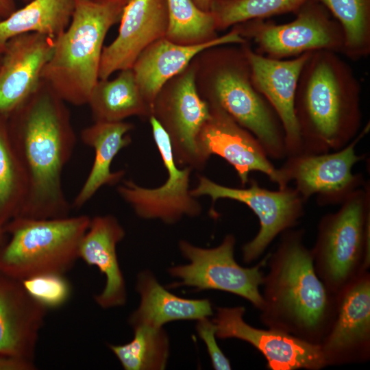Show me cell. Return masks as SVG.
Here are the masks:
<instances>
[{"instance_id": "cell-13", "label": "cell", "mask_w": 370, "mask_h": 370, "mask_svg": "<svg viewBox=\"0 0 370 370\" xmlns=\"http://www.w3.org/2000/svg\"><path fill=\"white\" fill-rule=\"evenodd\" d=\"M149 121L168 177L162 186L154 188L140 186L130 180H125L117 187L118 193L142 219H157L173 224L184 216L199 215L202 207L189 190L192 169L178 168L168 134L153 116Z\"/></svg>"}, {"instance_id": "cell-25", "label": "cell", "mask_w": 370, "mask_h": 370, "mask_svg": "<svg viewBox=\"0 0 370 370\" xmlns=\"http://www.w3.org/2000/svg\"><path fill=\"white\" fill-rule=\"evenodd\" d=\"M87 104L95 121H123L133 116L149 119L151 116L132 69L119 71L112 79H99Z\"/></svg>"}, {"instance_id": "cell-33", "label": "cell", "mask_w": 370, "mask_h": 370, "mask_svg": "<svg viewBox=\"0 0 370 370\" xmlns=\"http://www.w3.org/2000/svg\"><path fill=\"white\" fill-rule=\"evenodd\" d=\"M197 321V332L206 345L212 367L216 370L231 369L229 359L225 356L216 342V327L212 321L209 320L208 317Z\"/></svg>"}, {"instance_id": "cell-21", "label": "cell", "mask_w": 370, "mask_h": 370, "mask_svg": "<svg viewBox=\"0 0 370 370\" xmlns=\"http://www.w3.org/2000/svg\"><path fill=\"white\" fill-rule=\"evenodd\" d=\"M125 236L123 227L114 216H97L90 219L79 243V258L97 267L106 276L103 290L95 296V301L103 308L121 306L126 302L125 283L116 249Z\"/></svg>"}, {"instance_id": "cell-10", "label": "cell", "mask_w": 370, "mask_h": 370, "mask_svg": "<svg viewBox=\"0 0 370 370\" xmlns=\"http://www.w3.org/2000/svg\"><path fill=\"white\" fill-rule=\"evenodd\" d=\"M369 130L368 123L352 141L336 151L286 157L278 168L280 188L294 182L295 188L305 202L316 195L321 206L341 204L366 183L362 175L353 173L352 169L365 158L356 153V148Z\"/></svg>"}, {"instance_id": "cell-3", "label": "cell", "mask_w": 370, "mask_h": 370, "mask_svg": "<svg viewBox=\"0 0 370 370\" xmlns=\"http://www.w3.org/2000/svg\"><path fill=\"white\" fill-rule=\"evenodd\" d=\"M360 102V84L340 54L312 52L295 99L301 153L336 151L352 141L362 130Z\"/></svg>"}, {"instance_id": "cell-2", "label": "cell", "mask_w": 370, "mask_h": 370, "mask_svg": "<svg viewBox=\"0 0 370 370\" xmlns=\"http://www.w3.org/2000/svg\"><path fill=\"white\" fill-rule=\"evenodd\" d=\"M304 235L301 228L284 231L269 253L260 319L268 328L319 345L333 319L336 296L318 277Z\"/></svg>"}, {"instance_id": "cell-17", "label": "cell", "mask_w": 370, "mask_h": 370, "mask_svg": "<svg viewBox=\"0 0 370 370\" xmlns=\"http://www.w3.org/2000/svg\"><path fill=\"white\" fill-rule=\"evenodd\" d=\"M241 45L250 66L253 85L268 101L282 125L286 158L301 153L295 99L301 71L312 52L276 60L257 53L249 41Z\"/></svg>"}, {"instance_id": "cell-8", "label": "cell", "mask_w": 370, "mask_h": 370, "mask_svg": "<svg viewBox=\"0 0 370 370\" xmlns=\"http://www.w3.org/2000/svg\"><path fill=\"white\" fill-rule=\"evenodd\" d=\"M295 14V18L286 23L254 18L231 28L247 41H252L257 53L272 59H290L317 51L343 55L342 28L323 5L310 0Z\"/></svg>"}, {"instance_id": "cell-37", "label": "cell", "mask_w": 370, "mask_h": 370, "mask_svg": "<svg viewBox=\"0 0 370 370\" xmlns=\"http://www.w3.org/2000/svg\"><path fill=\"white\" fill-rule=\"evenodd\" d=\"M93 2L100 3H120L126 5L130 0H90Z\"/></svg>"}, {"instance_id": "cell-27", "label": "cell", "mask_w": 370, "mask_h": 370, "mask_svg": "<svg viewBox=\"0 0 370 370\" xmlns=\"http://www.w3.org/2000/svg\"><path fill=\"white\" fill-rule=\"evenodd\" d=\"M168 27L164 38L180 45L211 42L219 38L210 11L198 8L193 0H166Z\"/></svg>"}, {"instance_id": "cell-5", "label": "cell", "mask_w": 370, "mask_h": 370, "mask_svg": "<svg viewBox=\"0 0 370 370\" xmlns=\"http://www.w3.org/2000/svg\"><path fill=\"white\" fill-rule=\"evenodd\" d=\"M125 5L75 0L70 23L56 38L53 53L41 77L64 102L87 104L99 79L105 38L120 21Z\"/></svg>"}, {"instance_id": "cell-7", "label": "cell", "mask_w": 370, "mask_h": 370, "mask_svg": "<svg viewBox=\"0 0 370 370\" xmlns=\"http://www.w3.org/2000/svg\"><path fill=\"white\" fill-rule=\"evenodd\" d=\"M90 219L16 217L10 227L11 239L0 254V270L20 281L45 273L64 275L79 259Z\"/></svg>"}, {"instance_id": "cell-20", "label": "cell", "mask_w": 370, "mask_h": 370, "mask_svg": "<svg viewBox=\"0 0 370 370\" xmlns=\"http://www.w3.org/2000/svg\"><path fill=\"white\" fill-rule=\"evenodd\" d=\"M47 310L21 281L0 277V354L34 361Z\"/></svg>"}, {"instance_id": "cell-15", "label": "cell", "mask_w": 370, "mask_h": 370, "mask_svg": "<svg viewBox=\"0 0 370 370\" xmlns=\"http://www.w3.org/2000/svg\"><path fill=\"white\" fill-rule=\"evenodd\" d=\"M243 306L219 307L212 320L216 337L244 341L258 349L271 370H319L328 367L319 345L288 333L254 328L243 319Z\"/></svg>"}, {"instance_id": "cell-22", "label": "cell", "mask_w": 370, "mask_h": 370, "mask_svg": "<svg viewBox=\"0 0 370 370\" xmlns=\"http://www.w3.org/2000/svg\"><path fill=\"white\" fill-rule=\"evenodd\" d=\"M247 40L233 28L215 40L203 45L184 46L161 38L150 45L138 56L132 70L140 92L151 110L161 87L184 70L203 50L224 44H242Z\"/></svg>"}, {"instance_id": "cell-16", "label": "cell", "mask_w": 370, "mask_h": 370, "mask_svg": "<svg viewBox=\"0 0 370 370\" xmlns=\"http://www.w3.org/2000/svg\"><path fill=\"white\" fill-rule=\"evenodd\" d=\"M210 116L201 127L197 145L207 162L212 155L223 158L236 170L243 186L249 174L258 171L282 187L278 168H275L259 140L236 122L217 104H208Z\"/></svg>"}, {"instance_id": "cell-35", "label": "cell", "mask_w": 370, "mask_h": 370, "mask_svg": "<svg viewBox=\"0 0 370 370\" xmlns=\"http://www.w3.org/2000/svg\"><path fill=\"white\" fill-rule=\"evenodd\" d=\"M16 6L15 1L12 0H0V17L5 18L12 14Z\"/></svg>"}, {"instance_id": "cell-6", "label": "cell", "mask_w": 370, "mask_h": 370, "mask_svg": "<svg viewBox=\"0 0 370 370\" xmlns=\"http://www.w3.org/2000/svg\"><path fill=\"white\" fill-rule=\"evenodd\" d=\"M334 212L323 215L311 253L314 270L337 295L370 267V185L354 191Z\"/></svg>"}, {"instance_id": "cell-31", "label": "cell", "mask_w": 370, "mask_h": 370, "mask_svg": "<svg viewBox=\"0 0 370 370\" xmlns=\"http://www.w3.org/2000/svg\"><path fill=\"white\" fill-rule=\"evenodd\" d=\"M310 0H213L210 12L217 31L254 18L295 14Z\"/></svg>"}, {"instance_id": "cell-11", "label": "cell", "mask_w": 370, "mask_h": 370, "mask_svg": "<svg viewBox=\"0 0 370 370\" xmlns=\"http://www.w3.org/2000/svg\"><path fill=\"white\" fill-rule=\"evenodd\" d=\"M248 183L247 188H232L200 175L197 186L190 190L195 198L210 197L213 204L219 199L243 203L256 215L259 231L242 247L243 259L246 263L258 259L279 234L295 227L304 216L306 203L295 187L287 186L271 190L261 187L254 179Z\"/></svg>"}, {"instance_id": "cell-39", "label": "cell", "mask_w": 370, "mask_h": 370, "mask_svg": "<svg viewBox=\"0 0 370 370\" xmlns=\"http://www.w3.org/2000/svg\"><path fill=\"white\" fill-rule=\"evenodd\" d=\"M1 54L2 53H0V62H1Z\"/></svg>"}, {"instance_id": "cell-34", "label": "cell", "mask_w": 370, "mask_h": 370, "mask_svg": "<svg viewBox=\"0 0 370 370\" xmlns=\"http://www.w3.org/2000/svg\"><path fill=\"white\" fill-rule=\"evenodd\" d=\"M33 360L0 354V370H34Z\"/></svg>"}, {"instance_id": "cell-9", "label": "cell", "mask_w": 370, "mask_h": 370, "mask_svg": "<svg viewBox=\"0 0 370 370\" xmlns=\"http://www.w3.org/2000/svg\"><path fill=\"white\" fill-rule=\"evenodd\" d=\"M235 244L233 234L226 235L219 246L210 249L198 247L186 241H180V249L189 263L169 269L170 275L180 279V282L167 287L188 286L197 291L231 293L248 300L260 310L263 304L260 291L264 275L262 269L267 264L269 253L255 266L243 267L234 258Z\"/></svg>"}, {"instance_id": "cell-32", "label": "cell", "mask_w": 370, "mask_h": 370, "mask_svg": "<svg viewBox=\"0 0 370 370\" xmlns=\"http://www.w3.org/2000/svg\"><path fill=\"white\" fill-rule=\"evenodd\" d=\"M26 291L47 309L64 305L71 296V287L64 275L45 273L21 281Z\"/></svg>"}, {"instance_id": "cell-30", "label": "cell", "mask_w": 370, "mask_h": 370, "mask_svg": "<svg viewBox=\"0 0 370 370\" xmlns=\"http://www.w3.org/2000/svg\"><path fill=\"white\" fill-rule=\"evenodd\" d=\"M0 115V221L10 213L19 216L23 206L27 184L4 120Z\"/></svg>"}, {"instance_id": "cell-40", "label": "cell", "mask_w": 370, "mask_h": 370, "mask_svg": "<svg viewBox=\"0 0 370 370\" xmlns=\"http://www.w3.org/2000/svg\"><path fill=\"white\" fill-rule=\"evenodd\" d=\"M1 19V18L0 17V20Z\"/></svg>"}, {"instance_id": "cell-1", "label": "cell", "mask_w": 370, "mask_h": 370, "mask_svg": "<svg viewBox=\"0 0 370 370\" xmlns=\"http://www.w3.org/2000/svg\"><path fill=\"white\" fill-rule=\"evenodd\" d=\"M10 116L11 140L27 184L25 200L17 217H68L70 206L62 175L76 136L66 102L42 80L36 91Z\"/></svg>"}, {"instance_id": "cell-36", "label": "cell", "mask_w": 370, "mask_h": 370, "mask_svg": "<svg viewBox=\"0 0 370 370\" xmlns=\"http://www.w3.org/2000/svg\"><path fill=\"white\" fill-rule=\"evenodd\" d=\"M196 5L204 11H210L213 0H193Z\"/></svg>"}, {"instance_id": "cell-18", "label": "cell", "mask_w": 370, "mask_h": 370, "mask_svg": "<svg viewBox=\"0 0 370 370\" xmlns=\"http://www.w3.org/2000/svg\"><path fill=\"white\" fill-rule=\"evenodd\" d=\"M115 39L103 47L99 79L132 69L153 42L165 37L168 27L166 0H130L124 7Z\"/></svg>"}, {"instance_id": "cell-4", "label": "cell", "mask_w": 370, "mask_h": 370, "mask_svg": "<svg viewBox=\"0 0 370 370\" xmlns=\"http://www.w3.org/2000/svg\"><path fill=\"white\" fill-rule=\"evenodd\" d=\"M195 84L208 104L223 108L261 143L269 158H286L284 132L275 112L253 85L241 44L206 49L194 58Z\"/></svg>"}, {"instance_id": "cell-38", "label": "cell", "mask_w": 370, "mask_h": 370, "mask_svg": "<svg viewBox=\"0 0 370 370\" xmlns=\"http://www.w3.org/2000/svg\"><path fill=\"white\" fill-rule=\"evenodd\" d=\"M12 1H24V2H25L27 3L29 1H30L31 0H12Z\"/></svg>"}, {"instance_id": "cell-12", "label": "cell", "mask_w": 370, "mask_h": 370, "mask_svg": "<svg viewBox=\"0 0 370 370\" xmlns=\"http://www.w3.org/2000/svg\"><path fill=\"white\" fill-rule=\"evenodd\" d=\"M153 116L168 134L177 166L201 170L206 164L197 145L210 108L199 95L193 60L160 89L152 108Z\"/></svg>"}, {"instance_id": "cell-29", "label": "cell", "mask_w": 370, "mask_h": 370, "mask_svg": "<svg viewBox=\"0 0 370 370\" xmlns=\"http://www.w3.org/2000/svg\"><path fill=\"white\" fill-rule=\"evenodd\" d=\"M341 25L343 55L353 60L370 54V0H317Z\"/></svg>"}, {"instance_id": "cell-24", "label": "cell", "mask_w": 370, "mask_h": 370, "mask_svg": "<svg viewBox=\"0 0 370 370\" xmlns=\"http://www.w3.org/2000/svg\"><path fill=\"white\" fill-rule=\"evenodd\" d=\"M136 290L140 295V302L129 319L133 328L138 326L160 328L173 321L199 320L213 314L208 299L178 297L160 284L149 271L138 275Z\"/></svg>"}, {"instance_id": "cell-23", "label": "cell", "mask_w": 370, "mask_h": 370, "mask_svg": "<svg viewBox=\"0 0 370 370\" xmlns=\"http://www.w3.org/2000/svg\"><path fill=\"white\" fill-rule=\"evenodd\" d=\"M134 128L129 122L95 121L81 132L82 142L95 151L92 166L88 175L76 195L73 206L80 208L103 186L116 184L125 175L124 171L112 172L111 164L116 154L128 146V133Z\"/></svg>"}, {"instance_id": "cell-26", "label": "cell", "mask_w": 370, "mask_h": 370, "mask_svg": "<svg viewBox=\"0 0 370 370\" xmlns=\"http://www.w3.org/2000/svg\"><path fill=\"white\" fill-rule=\"evenodd\" d=\"M75 0H31L0 20V53L11 38L38 33L57 38L68 27Z\"/></svg>"}, {"instance_id": "cell-14", "label": "cell", "mask_w": 370, "mask_h": 370, "mask_svg": "<svg viewBox=\"0 0 370 370\" xmlns=\"http://www.w3.org/2000/svg\"><path fill=\"white\" fill-rule=\"evenodd\" d=\"M328 366L370 358V273H360L336 295L331 324L319 344Z\"/></svg>"}, {"instance_id": "cell-28", "label": "cell", "mask_w": 370, "mask_h": 370, "mask_svg": "<svg viewBox=\"0 0 370 370\" xmlns=\"http://www.w3.org/2000/svg\"><path fill=\"white\" fill-rule=\"evenodd\" d=\"M133 339L123 345H109L125 370H162L169 355V341L162 328H134Z\"/></svg>"}, {"instance_id": "cell-19", "label": "cell", "mask_w": 370, "mask_h": 370, "mask_svg": "<svg viewBox=\"0 0 370 370\" xmlns=\"http://www.w3.org/2000/svg\"><path fill=\"white\" fill-rule=\"evenodd\" d=\"M55 40L29 33L8 41L0 62V115L9 116L36 91Z\"/></svg>"}]
</instances>
